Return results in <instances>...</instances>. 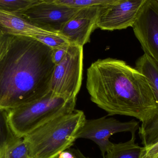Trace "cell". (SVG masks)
<instances>
[{
    "instance_id": "277c9868",
    "label": "cell",
    "mask_w": 158,
    "mask_h": 158,
    "mask_svg": "<svg viewBox=\"0 0 158 158\" xmlns=\"http://www.w3.org/2000/svg\"><path fill=\"white\" fill-rule=\"evenodd\" d=\"M76 99L66 100L52 92L41 99L7 110L14 131L23 138L40 126L61 114L75 109Z\"/></svg>"
},
{
    "instance_id": "cb8c5ba5",
    "label": "cell",
    "mask_w": 158,
    "mask_h": 158,
    "mask_svg": "<svg viewBox=\"0 0 158 158\" xmlns=\"http://www.w3.org/2000/svg\"><path fill=\"white\" fill-rule=\"evenodd\" d=\"M155 1H156V2L158 4V0H155Z\"/></svg>"
},
{
    "instance_id": "7c38bea8",
    "label": "cell",
    "mask_w": 158,
    "mask_h": 158,
    "mask_svg": "<svg viewBox=\"0 0 158 158\" xmlns=\"http://www.w3.org/2000/svg\"><path fill=\"white\" fill-rule=\"evenodd\" d=\"M0 31L13 36L34 38L38 36H60L59 33L40 28L28 21L22 16L0 10Z\"/></svg>"
},
{
    "instance_id": "8fae6325",
    "label": "cell",
    "mask_w": 158,
    "mask_h": 158,
    "mask_svg": "<svg viewBox=\"0 0 158 158\" xmlns=\"http://www.w3.org/2000/svg\"><path fill=\"white\" fill-rule=\"evenodd\" d=\"M0 158H31L23 138L9 124L5 110H0Z\"/></svg>"
},
{
    "instance_id": "e0dca14e",
    "label": "cell",
    "mask_w": 158,
    "mask_h": 158,
    "mask_svg": "<svg viewBox=\"0 0 158 158\" xmlns=\"http://www.w3.org/2000/svg\"><path fill=\"white\" fill-rule=\"evenodd\" d=\"M41 0H0V10L9 13H20Z\"/></svg>"
},
{
    "instance_id": "7a4b0ae2",
    "label": "cell",
    "mask_w": 158,
    "mask_h": 158,
    "mask_svg": "<svg viewBox=\"0 0 158 158\" xmlns=\"http://www.w3.org/2000/svg\"><path fill=\"white\" fill-rule=\"evenodd\" d=\"M86 87L91 101L109 116H130L144 123L158 112L145 77L123 60L109 57L92 63Z\"/></svg>"
},
{
    "instance_id": "2e32d148",
    "label": "cell",
    "mask_w": 158,
    "mask_h": 158,
    "mask_svg": "<svg viewBox=\"0 0 158 158\" xmlns=\"http://www.w3.org/2000/svg\"><path fill=\"white\" fill-rule=\"evenodd\" d=\"M56 4L66 6L73 8H81L94 6H106L119 0H49Z\"/></svg>"
},
{
    "instance_id": "4fadbf2b",
    "label": "cell",
    "mask_w": 158,
    "mask_h": 158,
    "mask_svg": "<svg viewBox=\"0 0 158 158\" xmlns=\"http://www.w3.org/2000/svg\"><path fill=\"white\" fill-rule=\"evenodd\" d=\"M135 68L146 78L158 108V63L144 53L136 60Z\"/></svg>"
},
{
    "instance_id": "6da1fadb",
    "label": "cell",
    "mask_w": 158,
    "mask_h": 158,
    "mask_svg": "<svg viewBox=\"0 0 158 158\" xmlns=\"http://www.w3.org/2000/svg\"><path fill=\"white\" fill-rule=\"evenodd\" d=\"M52 49L35 38L11 35L0 59V110L34 102L51 92Z\"/></svg>"
},
{
    "instance_id": "ba28073f",
    "label": "cell",
    "mask_w": 158,
    "mask_h": 158,
    "mask_svg": "<svg viewBox=\"0 0 158 158\" xmlns=\"http://www.w3.org/2000/svg\"><path fill=\"white\" fill-rule=\"evenodd\" d=\"M132 27L144 53L158 63V4L147 0Z\"/></svg>"
},
{
    "instance_id": "7402d4cb",
    "label": "cell",
    "mask_w": 158,
    "mask_h": 158,
    "mask_svg": "<svg viewBox=\"0 0 158 158\" xmlns=\"http://www.w3.org/2000/svg\"><path fill=\"white\" fill-rule=\"evenodd\" d=\"M56 158H75L74 154L70 148L61 152Z\"/></svg>"
},
{
    "instance_id": "603a6c76",
    "label": "cell",
    "mask_w": 158,
    "mask_h": 158,
    "mask_svg": "<svg viewBox=\"0 0 158 158\" xmlns=\"http://www.w3.org/2000/svg\"><path fill=\"white\" fill-rule=\"evenodd\" d=\"M70 149L74 154L75 158H91L85 156L79 149L71 148Z\"/></svg>"
},
{
    "instance_id": "30bf717a",
    "label": "cell",
    "mask_w": 158,
    "mask_h": 158,
    "mask_svg": "<svg viewBox=\"0 0 158 158\" xmlns=\"http://www.w3.org/2000/svg\"><path fill=\"white\" fill-rule=\"evenodd\" d=\"M103 6H94L79 9L59 33L70 43L83 46L90 41L91 34L97 28V23Z\"/></svg>"
},
{
    "instance_id": "44dd1931",
    "label": "cell",
    "mask_w": 158,
    "mask_h": 158,
    "mask_svg": "<svg viewBox=\"0 0 158 158\" xmlns=\"http://www.w3.org/2000/svg\"><path fill=\"white\" fill-rule=\"evenodd\" d=\"M11 35L3 34L0 31V59L8 49Z\"/></svg>"
},
{
    "instance_id": "ffe728a7",
    "label": "cell",
    "mask_w": 158,
    "mask_h": 158,
    "mask_svg": "<svg viewBox=\"0 0 158 158\" xmlns=\"http://www.w3.org/2000/svg\"><path fill=\"white\" fill-rule=\"evenodd\" d=\"M143 147L142 158H158V142L150 146Z\"/></svg>"
},
{
    "instance_id": "5bb4252c",
    "label": "cell",
    "mask_w": 158,
    "mask_h": 158,
    "mask_svg": "<svg viewBox=\"0 0 158 158\" xmlns=\"http://www.w3.org/2000/svg\"><path fill=\"white\" fill-rule=\"evenodd\" d=\"M125 143L111 145L103 158H142L144 147L135 143V135Z\"/></svg>"
},
{
    "instance_id": "9a60e30c",
    "label": "cell",
    "mask_w": 158,
    "mask_h": 158,
    "mask_svg": "<svg viewBox=\"0 0 158 158\" xmlns=\"http://www.w3.org/2000/svg\"><path fill=\"white\" fill-rule=\"evenodd\" d=\"M139 134L145 147L158 142V111L151 119L142 123L139 128Z\"/></svg>"
},
{
    "instance_id": "ac0fdd59",
    "label": "cell",
    "mask_w": 158,
    "mask_h": 158,
    "mask_svg": "<svg viewBox=\"0 0 158 158\" xmlns=\"http://www.w3.org/2000/svg\"><path fill=\"white\" fill-rule=\"evenodd\" d=\"M34 38L42 42L52 49H57L70 44L67 39L60 36H38Z\"/></svg>"
},
{
    "instance_id": "5b68a950",
    "label": "cell",
    "mask_w": 158,
    "mask_h": 158,
    "mask_svg": "<svg viewBox=\"0 0 158 158\" xmlns=\"http://www.w3.org/2000/svg\"><path fill=\"white\" fill-rule=\"evenodd\" d=\"M83 46L71 43L60 63L56 65L51 85L54 95L66 100L76 99L83 78Z\"/></svg>"
},
{
    "instance_id": "8992f818",
    "label": "cell",
    "mask_w": 158,
    "mask_h": 158,
    "mask_svg": "<svg viewBox=\"0 0 158 158\" xmlns=\"http://www.w3.org/2000/svg\"><path fill=\"white\" fill-rule=\"evenodd\" d=\"M139 123L135 120L122 122L113 118L107 116L96 119H85L77 135L80 138L89 139L99 147L103 157L112 143L109 140L111 135L118 133L130 132L135 134L139 130Z\"/></svg>"
},
{
    "instance_id": "3957f363",
    "label": "cell",
    "mask_w": 158,
    "mask_h": 158,
    "mask_svg": "<svg viewBox=\"0 0 158 158\" xmlns=\"http://www.w3.org/2000/svg\"><path fill=\"white\" fill-rule=\"evenodd\" d=\"M86 119L75 109L50 120L23 137L31 158H56L71 148Z\"/></svg>"
},
{
    "instance_id": "9c48e42d",
    "label": "cell",
    "mask_w": 158,
    "mask_h": 158,
    "mask_svg": "<svg viewBox=\"0 0 158 158\" xmlns=\"http://www.w3.org/2000/svg\"><path fill=\"white\" fill-rule=\"evenodd\" d=\"M147 0H119L103 6L97 23L103 30L125 29L132 27Z\"/></svg>"
},
{
    "instance_id": "d6986e66",
    "label": "cell",
    "mask_w": 158,
    "mask_h": 158,
    "mask_svg": "<svg viewBox=\"0 0 158 158\" xmlns=\"http://www.w3.org/2000/svg\"><path fill=\"white\" fill-rule=\"evenodd\" d=\"M69 45L52 49V59L56 65L59 64L64 59L67 52Z\"/></svg>"
},
{
    "instance_id": "52a82bcc",
    "label": "cell",
    "mask_w": 158,
    "mask_h": 158,
    "mask_svg": "<svg viewBox=\"0 0 158 158\" xmlns=\"http://www.w3.org/2000/svg\"><path fill=\"white\" fill-rule=\"evenodd\" d=\"M79 9L56 4L49 0H41L17 14L40 28L59 33L65 24Z\"/></svg>"
}]
</instances>
